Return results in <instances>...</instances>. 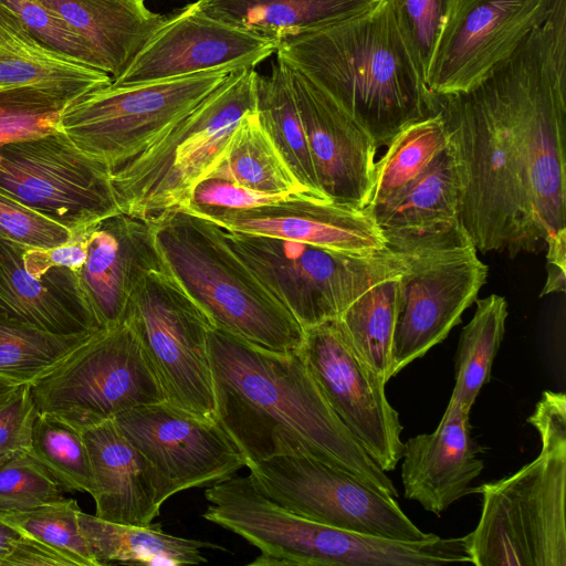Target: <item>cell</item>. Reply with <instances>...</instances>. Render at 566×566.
<instances>
[{"mask_svg":"<svg viewBox=\"0 0 566 566\" xmlns=\"http://www.w3.org/2000/svg\"><path fill=\"white\" fill-rule=\"evenodd\" d=\"M161 269L153 221L118 212L93 229L86 260L76 274L101 326L109 328L123 322L139 280Z\"/></svg>","mask_w":566,"mask_h":566,"instance_id":"obj_21","label":"cell"},{"mask_svg":"<svg viewBox=\"0 0 566 566\" xmlns=\"http://www.w3.org/2000/svg\"><path fill=\"white\" fill-rule=\"evenodd\" d=\"M559 0H459L436 49L426 87L469 90L507 59Z\"/></svg>","mask_w":566,"mask_h":566,"instance_id":"obj_16","label":"cell"},{"mask_svg":"<svg viewBox=\"0 0 566 566\" xmlns=\"http://www.w3.org/2000/svg\"><path fill=\"white\" fill-rule=\"evenodd\" d=\"M389 2L417 73L426 86L439 40L459 0H389Z\"/></svg>","mask_w":566,"mask_h":566,"instance_id":"obj_39","label":"cell"},{"mask_svg":"<svg viewBox=\"0 0 566 566\" xmlns=\"http://www.w3.org/2000/svg\"><path fill=\"white\" fill-rule=\"evenodd\" d=\"M281 64L301 115L322 192L334 202L365 209L378 148L375 140L306 76Z\"/></svg>","mask_w":566,"mask_h":566,"instance_id":"obj_19","label":"cell"},{"mask_svg":"<svg viewBox=\"0 0 566 566\" xmlns=\"http://www.w3.org/2000/svg\"><path fill=\"white\" fill-rule=\"evenodd\" d=\"M96 224L72 237L66 243L52 249L27 248L23 253L25 270L33 276L41 277L52 268H69L77 271L85 262L88 240Z\"/></svg>","mask_w":566,"mask_h":566,"instance_id":"obj_45","label":"cell"},{"mask_svg":"<svg viewBox=\"0 0 566 566\" xmlns=\"http://www.w3.org/2000/svg\"><path fill=\"white\" fill-rule=\"evenodd\" d=\"M81 533L98 566L109 564L196 565L206 563L202 548L227 551L197 539L174 536L160 524L135 526L112 523L95 515L78 513Z\"/></svg>","mask_w":566,"mask_h":566,"instance_id":"obj_28","label":"cell"},{"mask_svg":"<svg viewBox=\"0 0 566 566\" xmlns=\"http://www.w3.org/2000/svg\"><path fill=\"white\" fill-rule=\"evenodd\" d=\"M275 49V41L216 20L192 2L168 18L112 83L136 84L218 70L254 69Z\"/></svg>","mask_w":566,"mask_h":566,"instance_id":"obj_18","label":"cell"},{"mask_svg":"<svg viewBox=\"0 0 566 566\" xmlns=\"http://www.w3.org/2000/svg\"><path fill=\"white\" fill-rule=\"evenodd\" d=\"M0 4L42 44L99 71L93 53L84 41L43 0H0Z\"/></svg>","mask_w":566,"mask_h":566,"instance_id":"obj_41","label":"cell"},{"mask_svg":"<svg viewBox=\"0 0 566 566\" xmlns=\"http://www.w3.org/2000/svg\"><path fill=\"white\" fill-rule=\"evenodd\" d=\"M64 490L29 453L0 463V512H17L55 503Z\"/></svg>","mask_w":566,"mask_h":566,"instance_id":"obj_40","label":"cell"},{"mask_svg":"<svg viewBox=\"0 0 566 566\" xmlns=\"http://www.w3.org/2000/svg\"><path fill=\"white\" fill-rule=\"evenodd\" d=\"M459 182L449 145L432 165L392 199L368 212L380 229H408L458 218Z\"/></svg>","mask_w":566,"mask_h":566,"instance_id":"obj_30","label":"cell"},{"mask_svg":"<svg viewBox=\"0 0 566 566\" xmlns=\"http://www.w3.org/2000/svg\"><path fill=\"white\" fill-rule=\"evenodd\" d=\"M476 310L461 332L455 355V384L449 403L470 412L490 380L492 364L505 333L507 302L491 294L476 298Z\"/></svg>","mask_w":566,"mask_h":566,"instance_id":"obj_34","label":"cell"},{"mask_svg":"<svg viewBox=\"0 0 566 566\" xmlns=\"http://www.w3.org/2000/svg\"><path fill=\"white\" fill-rule=\"evenodd\" d=\"M208 347L216 419L245 467L279 455L308 457L398 495L332 410L297 352L265 349L218 327L210 329Z\"/></svg>","mask_w":566,"mask_h":566,"instance_id":"obj_1","label":"cell"},{"mask_svg":"<svg viewBox=\"0 0 566 566\" xmlns=\"http://www.w3.org/2000/svg\"><path fill=\"white\" fill-rule=\"evenodd\" d=\"M399 312V276L386 279L358 296L338 317L363 363L387 384Z\"/></svg>","mask_w":566,"mask_h":566,"instance_id":"obj_33","label":"cell"},{"mask_svg":"<svg viewBox=\"0 0 566 566\" xmlns=\"http://www.w3.org/2000/svg\"><path fill=\"white\" fill-rule=\"evenodd\" d=\"M81 432L93 469L95 516L125 525L151 524L172 496L165 480L113 419Z\"/></svg>","mask_w":566,"mask_h":566,"instance_id":"obj_22","label":"cell"},{"mask_svg":"<svg viewBox=\"0 0 566 566\" xmlns=\"http://www.w3.org/2000/svg\"><path fill=\"white\" fill-rule=\"evenodd\" d=\"M386 245L400 253L399 312L391 349V378L424 356L461 323L478 298L488 266L459 219L426 227L381 229Z\"/></svg>","mask_w":566,"mask_h":566,"instance_id":"obj_8","label":"cell"},{"mask_svg":"<svg viewBox=\"0 0 566 566\" xmlns=\"http://www.w3.org/2000/svg\"><path fill=\"white\" fill-rule=\"evenodd\" d=\"M123 321L137 336L166 402L217 420L208 347L214 325L166 266L139 280Z\"/></svg>","mask_w":566,"mask_h":566,"instance_id":"obj_12","label":"cell"},{"mask_svg":"<svg viewBox=\"0 0 566 566\" xmlns=\"http://www.w3.org/2000/svg\"><path fill=\"white\" fill-rule=\"evenodd\" d=\"M275 54L325 92L377 147L430 114L428 91L389 0L350 19L282 39Z\"/></svg>","mask_w":566,"mask_h":566,"instance_id":"obj_3","label":"cell"},{"mask_svg":"<svg viewBox=\"0 0 566 566\" xmlns=\"http://www.w3.org/2000/svg\"><path fill=\"white\" fill-rule=\"evenodd\" d=\"M21 533L0 520V566H7Z\"/></svg>","mask_w":566,"mask_h":566,"instance_id":"obj_48","label":"cell"},{"mask_svg":"<svg viewBox=\"0 0 566 566\" xmlns=\"http://www.w3.org/2000/svg\"><path fill=\"white\" fill-rule=\"evenodd\" d=\"M7 566H78L65 553L21 534Z\"/></svg>","mask_w":566,"mask_h":566,"instance_id":"obj_46","label":"cell"},{"mask_svg":"<svg viewBox=\"0 0 566 566\" xmlns=\"http://www.w3.org/2000/svg\"><path fill=\"white\" fill-rule=\"evenodd\" d=\"M203 518L261 551L249 565L429 566L431 539L395 541L328 526L276 504L248 476H230L205 491Z\"/></svg>","mask_w":566,"mask_h":566,"instance_id":"obj_6","label":"cell"},{"mask_svg":"<svg viewBox=\"0 0 566 566\" xmlns=\"http://www.w3.org/2000/svg\"><path fill=\"white\" fill-rule=\"evenodd\" d=\"M258 75L253 67L232 71L159 139L114 169L111 180L120 212L153 220L184 208L240 119L256 111Z\"/></svg>","mask_w":566,"mask_h":566,"instance_id":"obj_7","label":"cell"},{"mask_svg":"<svg viewBox=\"0 0 566 566\" xmlns=\"http://www.w3.org/2000/svg\"><path fill=\"white\" fill-rule=\"evenodd\" d=\"M29 454L64 491L93 493L95 483L90 453L82 432L71 424L38 411Z\"/></svg>","mask_w":566,"mask_h":566,"instance_id":"obj_36","label":"cell"},{"mask_svg":"<svg viewBox=\"0 0 566 566\" xmlns=\"http://www.w3.org/2000/svg\"><path fill=\"white\" fill-rule=\"evenodd\" d=\"M93 334H53L0 313V376L30 385Z\"/></svg>","mask_w":566,"mask_h":566,"instance_id":"obj_35","label":"cell"},{"mask_svg":"<svg viewBox=\"0 0 566 566\" xmlns=\"http://www.w3.org/2000/svg\"><path fill=\"white\" fill-rule=\"evenodd\" d=\"M82 96L52 85L0 87V146L60 130L61 114Z\"/></svg>","mask_w":566,"mask_h":566,"instance_id":"obj_37","label":"cell"},{"mask_svg":"<svg viewBox=\"0 0 566 566\" xmlns=\"http://www.w3.org/2000/svg\"><path fill=\"white\" fill-rule=\"evenodd\" d=\"M469 415L448 403L433 432L403 443V495L437 515L471 494V483L484 467L478 457L479 446L470 436Z\"/></svg>","mask_w":566,"mask_h":566,"instance_id":"obj_23","label":"cell"},{"mask_svg":"<svg viewBox=\"0 0 566 566\" xmlns=\"http://www.w3.org/2000/svg\"><path fill=\"white\" fill-rule=\"evenodd\" d=\"M38 409L30 385H21L0 407V463L29 453Z\"/></svg>","mask_w":566,"mask_h":566,"instance_id":"obj_44","label":"cell"},{"mask_svg":"<svg viewBox=\"0 0 566 566\" xmlns=\"http://www.w3.org/2000/svg\"><path fill=\"white\" fill-rule=\"evenodd\" d=\"M21 385L0 376V407H2Z\"/></svg>","mask_w":566,"mask_h":566,"instance_id":"obj_49","label":"cell"},{"mask_svg":"<svg viewBox=\"0 0 566 566\" xmlns=\"http://www.w3.org/2000/svg\"><path fill=\"white\" fill-rule=\"evenodd\" d=\"M195 216L229 232L292 240L344 253L370 254L386 248L380 227L364 209L307 196Z\"/></svg>","mask_w":566,"mask_h":566,"instance_id":"obj_20","label":"cell"},{"mask_svg":"<svg viewBox=\"0 0 566 566\" xmlns=\"http://www.w3.org/2000/svg\"><path fill=\"white\" fill-rule=\"evenodd\" d=\"M447 146L448 136L436 113L406 126L375 163L365 209L379 206L402 192L432 165Z\"/></svg>","mask_w":566,"mask_h":566,"instance_id":"obj_32","label":"cell"},{"mask_svg":"<svg viewBox=\"0 0 566 566\" xmlns=\"http://www.w3.org/2000/svg\"><path fill=\"white\" fill-rule=\"evenodd\" d=\"M151 221L167 271L214 327L274 352L300 348L303 327L228 245L220 227L184 209Z\"/></svg>","mask_w":566,"mask_h":566,"instance_id":"obj_5","label":"cell"},{"mask_svg":"<svg viewBox=\"0 0 566 566\" xmlns=\"http://www.w3.org/2000/svg\"><path fill=\"white\" fill-rule=\"evenodd\" d=\"M230 70L136 84H114L85 94L61 114L59 128L84 154L112 171L159 139L197 107Z\"/></svg>","mask_w":566,"mask_h":566,"instance_id":"obj_10","label":"cell"},{"mask_svg":"<svg viewBox=\"0 0 566 566\" xmlns=\"http://www.w3.org/2000/svg\"><path fill=\"white\" fill-rule=\"evenodd\" d=\"M296 350L332 410L385 471L403 452L402 426L385 395V382L358 357L338 318L303 329Z\"/></svg>","mask_w":566,"mask_h":566,"instance_id":"obj_15","label":"cell"},{"mask_svg":"<svg viewBox=\"0 0 566 566\" xmlns=\"http://www.w3.org/2000/svg\"><path fill=\"white\" fill-rule=\"evenodd\" d=\"M222 235L303 329L338 318L365 291L406 269L403 256L387 245L370 254H350L223 229Z\"/></svg>","mask_w":566,"mask_h":566,"instance_id":"obj_9","label":"cell"},{"mask_svg":"<svg viewBox=\"0 0 566 566\" xmlns=\"http://www.w3.org/2000/svg\"><path fill=\"white\" fill-rule=\"evenodd\" d=\"M428 107L443 123L458 175V219L475 249L514 259L546 248L532 210L513 53L467 91L428 92Z\"/></svg>","mask_w":566,"mask_h":566,"instance_id":"obj_2","label":"cell"},{"mask_svg":"<svg viewBox=\"0 0 566 566\" xmlns=\"http://www.w3.org/2000/svg\"><path fill=\"white\" fill-rule=\"evenodd\" d=\"M93 53L112 82L130 65L168 17L145 0H43Z\"/></svg>","mask_w":566,"mask_h":566,"instance_id":"obj_25","label":"cell"},{"mask_svg":"<svg viewBox=\"0 0 566 566\" xmlns=\"http://www.w3.org/2000/svg\"><path fill=\"white\" fill-rule=\"evenodd\" d=\"M39 412L78 431L132 408L166 401L140 343L126 322L103 328L30 384Z\"/></svg>","mask_w":566,"mask_h":566,"instance_id":"obj_11","label":"cell"},{"mask_svg":"<svg viewBox=\"0 0 566 566\" xmlns=\"http://www.w3.org/2000/svg\"><path fill=\"white\" fill-rule=\"evenodd\" d=\"M80 512L75 499L64 497L30 510L0 512V520L21 534L65 553L78 566H98L81 533Z\"/></svg>","mask_w":566,"mask_h":566,"instance_id":"obj_38","label":"cell"},{"mask_svg":"<svg viewBox=\"0 0 566 566\" xmlns=\"http://www.w3.org/2000/svg\"><path fill=\"white\" fill-rule=\"evenodd\" d=\"M256 90L260 122L294 176L313 197L329 200L317 181L301 115L279 61L272 64L270 74L258 75Z\"/></svg>","mask_w":566,"mask_h":566,"instance_id":"obj_31","label":"cell"},{"mask_svg":"<svg viewBox=\"0 0 566 566\" xmlns=\"http://www.w3.org/2000/svg\"><path fill=\"white\" fill-rule=\"evenodd\" d=\"M247 468L262 494L305 518L395 541H422L432 534L419 530L394 496L322 461L279 455Z\"/></svg>","mask_w":566,"mask_h":566,"instance_id":"obj_14","label":"cell"},{"mask_svg":"<svg viewBox=\"0 0 566 566\" xmlns=\"http://www.w3.org/2000/svg\"><path fill=\"white\" fill-rule=\"evenodd\" d=\"M111 83L108 74L42 44L0 4V87L52 85L85 95Z\"/></svg>","mask_w":566,"mask_h":566,"instance_id":"obj_27","label":"cell"},{"mask_svg":"<svg viewBox=\"0 0 566 566\" xmlns=\"http://www.w3.org/2000/svg\"><path fill=\"white\" fill-rule=\"evenodd\" d=\"M27 248L0 237V313L60 335L103 329L76 272L59 266L33 276L24 268Z\"/></svg>","mask_w":566,"mask_h":566,"instance_id":"obj_24","label":"cell"},{"mask_svg":"<svg viewBox=\"0 0 566 566\" xmlns=\"http://www.w3.org/2000/svg\"><path fill=\"white\" fill-rule=\"evenodd\" d=\"M379 0H197L207 15L277 41L350 19Z\"/></svg>","mask_w":566,"mask_h":566,"instance_id":"obj_26","label":"cell"},{"mask_svg":"<svg viewBox=\"0 0 566 566\" xmlns=\"http://www.w3.org/2000/svg\"><path fill=\"white\" fill-rule=\"evenodd\" d=\"M113 421L165 480L171 495L222 481L245 467L217 420L166 401L128 409Z\"/></svg>","mask_w":566,"mask_h":566,"instance_id":"obj_17","label":"cell"},{"mask_svg":"<svg viewBox=\"0 0 566 566\" xmlns=\"http://www.w3.org/2000/svg\"><path fill=\"white\" fill-rule=\"evenodd\" d=\"M0 237L34 249H52L72 239L61 224L1 192Z\"/></svg>","mask_w":566,"mask_h":566,"instance_id":"obj_42","label":"cell"},{"mask_svg":"<svg viewBox=\"0 0 566 566\" xmlns=\"http://www.w3.org/2000/svg\"><path fill=\"white\" fill-rule=\"evenodd\" d=\"M527 421L541 451L515 473L472 488L482 496L476 527L465 535L476 566H566V397L546 390Z\"/></svg>","mask_w":566,"mask_h":566,"instance_id":"obj_4","label":"cell"},{"mask_svg":"<svg viewBox=\"0 0 566 566\" xmlns=\"http://www.w3.org/2000/svg\"><path fill=\"white\" fill-rule=\"evenodd\" d=\"M111 175L62 130L0 146V192L61 224L72 237L120 212Z\"/></svg>","mask_w":566,"mask_h":566,"instance_id":"obj_13","label":"cell"},{"mask_svg":"<svg viewBox=\"0 0 566 566\" xmlns=\"http://www.w3.org/2000/svg\"><path fill=\"white\" fill-rule=\"evenodd\" d=\"M205 177L227 179L266 195L315 198L294 176L256 111L240 119L222 155Z\"/></svg>","mask_w":566,"mask_h":566,"instance_id":"obj_29","label":"cell"},{"mask_svg":"<svg viewBox=\"0 0 566 566\" xmlns=\"http://www.w3.org/2000/svg\"><path fill=\"white\" fill-rule=\"evenodd\" d=\"M546 281L539 296L565 292L566 287V229L546 240Z\"/></svg>","mask_w":566,"mask_h":566,"instance_id":"obj_47","label":"cell"},{"mask_svg":"<svg viewBox=\"0 0 566 566\" xmlns=\"http://www.w3.org/2000/svg\"><path fill=\"white\" fill-rule=\"evenodd\" d=\"M290 197L293 196L266 195L227 179L205 177L193 187L188 203L180 209L199 214L214 210L252 208Z\"/></svg>","mask_w":566,"mask_h":566,"instance_id":"obj_43","label":"cell"}]
</instances>
